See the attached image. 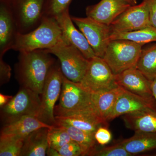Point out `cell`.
<instances>
[{"label":"cell","instance_id":"obj_1","mask_svg":"<svg viewBox=\"0 0 156 156\" xmlns=\"http://www.w3.org/2000/svg\"><path fill=\"white\" fill-rule=\"evenodd\" d=\"M19 53L15 74L20 87L41 95L50 68L56 60L47 49Z\"/></svg>","mask_w":156,"mask_h":156},{"label":"cell","instance_id":"obj_2","mask_svg":"<svg viewBox=\"0 0 156 156\" xmlns=\"http://www.w3.org/2000/svg\"><path fill=\"white\" fill-rule=\"evenodd\" d=\"M63 37L61 29L54 17L45 16L40 25L27 33L17 32L11 49L19 52L50 50Z\"/></svg>","mask_w":156,"mask_h":156},{"label":"cell","instance_id":"obj_3","mask_svg":"<svg viewBox=\"0 0 156 156\" xmlns=\"http://www.w3.org/2000/svg\"><path fill=\"white\" fill-rule=\"evenodd\" d=\"M49 50L56 56L63 75L75 83L81 82L87 71L89 60L77 48L63 37L58 44Z\"/></svg>","mask_w":156,"mask_h":156},{"label":"cell","instance_id":"obj_4","mask_svg":"<svg viewBox=\"0 0 156 156\" xmlns=\"http://www.w3.org/2000/svg\"><path fill=\"white\" fill-rule=\"evenodd\" d=\"M142 45L126 40L111 41L103 57L114 74L136 67Z\"/></svg>","mask_w":156,"mask_h":156},{"label":"cell","instance_id":"obj_5","mask_svg":"<svg viewBox=\"0 0 156 156\" xmlns=\"http://www.w3.org/2000/svg\"><path fill=\"white\" fill-rule=\"evenodd\" d=\"M63 76L59 62L56 61L50 68L40 95L41 107L38 118L50 126H55L56 123L54 108L61 94Z\"/></svg>","mask_w":156,"mask_h":156},{"label":"cell","instance_id":"obj_6","mask_svg":"<svg viewBox=\"0 0 156 156\" xmlns=\"http://www.w3.org/2000/svg\"><path fill=\"white\" fill-rule=\"evenodd\" d=\"M40 107V95L30 89L20 87L11 101L1 108V120L6 125L24 116L32 115L38 118Z\"/></svg>","mask_w":156,"mask_h":156},{"label":"cell","instance_id":"obj_7","mask_svg":"<svg viewBox=\"0 0 156 156\" xmlns=\"http://www.w3.org/2000/svg\"><path fill=\"white\" fill-rule=\"evenodd\" d=\"M59 99L58 104L54 108L55 117L65 115L86 109L94 108L92 94L83 89L78 83L70 80L64 76Z\"/></svg>","mask_w":156,"mask_h":156},{"label":"cell","instance_id":"obj_8","mask_svg":"<svg viewBox=\"0 0 156 156\" xmlns=\"http://www.w3.org/2000/svg\"><path fill=\"white\" fill-rule=\"evenodd\" d=\"M79 85L91 94L108 91L118 87L115 74L101 57L95 56L89 59L88 68Z\"/></svg>","mask_w":156,"mask_h":156},{"label":"cell","instance_id":"obj_9","mask_svg":"<svg viewBox=\"0 0 156 156\" xmlns=\"http://www.w3.org/2000/svg\"><path fill=\"white\" fill-rule=\"evenodd\" d=\"M17 32L24 34L37 27L44 17L45 0H9Z\"/></svg>","mask_w":156,"mask_h":156},{"label":"cell","instance_id":"obj_10","mask_svg":"<svg viewBox=\"0 0 156 156\" xmlns=\"http://www.w3.org/2000/svg\"><path fill=\"white\" fill-rule=\"evenodd\" d=\"M71 18L86 37L96 56L103 58L111 41L112 30L109 26L87 17Z\"/></svg>","mask_w":156,"mask_h":156},{"label":"cell","instance_id":"obj_11","mask_svg":"<svg viewBox=\"0 0 156 156\" xmlns=\"http://www.w3.org/2000/svg\"><path fill=\"white\" fill-rule=\"evenodd\" d=\"M151 26L149 12L145 1L131 5L117 17L109 26L112 32L131 31Z\"/></svg>","mask_w":156,"mask_h":156},{"label":"cell","instance_id":"obj_12","mask_svg":"<svg viewBox=\"0 0 156 156\" xmlns=\"http://www.w3.org/2000/svg\"><path fill=\"white\" fill-rule=\"evenodd\" d=\"M147 109L156 110L154 98L142 97L123 88L107 121H112L120 116Z\"/></svg>","mask_w":156,"mask_h":156},{"label":"cell","instance_id":"obj_13","mask_svg":"<svg viewBox=\"0 0 156 156\" xmlns=\"http://www.w3.org/2000/svg\"><path fill=\"white\" fill-rule=\"evenodd\" d=\"M131 5L126 0H101L95 5L88 6L86 13L87 17L110 26Z\"/></svg>","mask_w":156,"mask_h":156},{"label":"cell","instance_id":"obj_14","mask_svg":"<svg viewBox=\"0 0 156 156\" xmlns=\"http://www.w3.org/2000/svg\"><path fill=\"white\" fill-rule=\"evenodd\" d=\"M54 17L61 29L63 36L70 44L80 50L89 60L96 56L83 34L74 25L69 10Z\"/></svg>","mask_w":156,"mask_h":156},{"label":"cell","instance_id":"obj_15","mask_svg":"<svg viewBox=\"0 0 156 156\" xmlns=\"http://www.w3.org/2000/svg\"><path fill=\"white\" fill-rule=\"evenodd\" d=\"M118 86L142 97H154L151 88V81L136 67L132 68L115 75Z\"/></svg>","mask_w":156,"mask_h":156},{"label":"cell","instance_id":"obj_16","mask_svg":"<svg viewBox=\"0 0 156 156\" xmlns=\"http://www.w3.org/2000/svg\"><path fill=\"white\" fill-rule=\"evenodd\" d=\"M17 32L9 0L0 1V56L11 50Z\"/></svg>","mask_w":156,"mask_h":156},{"label":"cell","instance_id":"obj_17","mask_svg":"<svg viewBox=\"0 0 156 156\" xmlns=\"http://www.w3.org/2000/svg\"><path fill=\"white\" fill-rule=\"evenodd\" d=\"M56 122L64 123L83 131L95 133L107 122L101 119L93 108L86 109L63 116H55Z\"/></svg>","mask_w":156,"mask_h":156},{"label":"cell","instance_id":"obj_18","mask_svg":"<svg viewBox=\"0 0 156 156\" xmlns=\"http://www.w3.org/2000/svg\"><path fill=\"white\" fill-rule=\"evenodd\" d=\"M50 126L43 122L37 117L26 115L9 124L4 125L1 130V135H14L26 137L29 134L39 128H50Z\"/></svg>","mask_w":156,"mask_h":156},{"label":"cell","instance_id":"obj_19","mask_svg":"<svg viewBox=\"0 0 156 156\" xmlns=\"http://www.w3.org/2000/svg\"><path fill=\"white\" fill-rule=\"evenodd\" d=\"M126 128L135 131L156 133V110L147 109L123 115Z\"/></svg>","mask_w":156,"mask_h":156},{"label":"cell","instance_id":"obj_20","mask_svg":"<svg viewBox=\"0 0 156 156\" xmlns=\"http://www.w3.org/2000/svg\"><path fill=\"white\" fill-rule=\"evenodd\" d=\"M49 128H39L33 131L24 140L20 156H45L49 147Z\"/></svg>","mask_w":156,"mask_h":156},{"label":"cell","instance_id":"obj_21","mask_svg":"<svg viewBox=\"0 0 156 156\" xmlns=\"http://www.w3.org/2000/svg\"><path fill=\"white\" fill-rule=\"evenodd\" d=\"M118 143L128 152L135 156L156 149V133L135 131L133 136Z\"/></svg>","mask_w":156,"mask_h":156},{"label":"cell","instance_id":"obj_22","mask_svg":"<svg viewBox=\"0 0 156 156\" xmlns=\"http://www.w3.org/2000/svg\"><path fill=\"white\" fill-rule=\"evenodd\" d=\"M123 88L120 86L108 91L92 94L93 107L97 115L105 122L113 108Z\"/></svg>","mask_w":156,"mask_h":156},{"label":"cell","instance_id":"obj_23","mask_svg":"<svg viewBox=\"0 0 156 156\" xmlns=\"http://www.w3.org/2000/svg\"><path fill=\"white\" fill-rule=\"evenodd\" d=\"M55 126L65 129L71 139L77 143L82 150V156H91L97 148L95 133L80 130L64 123L56 122Z\"/></svg>","mask_w":156,"mask_h":156},{"label":"cell","instance_id":"obj_24","mask_svg":"<svg viewBox=\"0 0 156 156\" xmlns=\"http://www.w3.org/2000/svg\"><path fill=\"white\" fill-rule=\"evenodd\" d=\"M128 40L143 46L148 43L156 42V28L149 26L131 31L112 32L110 40Z\"/></svg>","mask_w":156,"mask_h":156},{"label":"cell","instance_id":"obj_25","mask_svg":"<svg viewBox=\"0 0 156 156\" xmlns=\"http://www.w3.org/2000/svg\"><path fill=\"white\" fill-rule=\"evenodd\" d=\"M136 67L150 80L156 77V43L142 49Z\"/></svg>","mask_w":156,"mask_h":156},{"label":"cell","instance_id":"obj_26","mask_svg":"<svg viewBox=\"0 0 156 156\" xmlns=\"http://www.w3.org/2000/svg\"><path fill=\"white\" fill-rule=\"evenodd\" d=\"M26 137L1 135L0 156H20Z\"/></svg>","mask_w":156,"mask_h":156},{"label":"cell","instance_id":"obj_27","mask_svg":"<svg viewBox=\"0 0 156 156\" xmlns=\"http://www.w3.org/2000/svg\"><path fill=\"white\" fill-rule=\"evenodd\" d=\"M72 140L64 128L56 126L49 128L48 133L49 147L58 151V149Z\"/></svg>","mask_w":156,"mask_h":156},{"label":"cell","instance_id":"obj_28","mask_svg":"<svg viewBox=\"0 0 156 156\" xmlns=\"http://www.w3.org/2000/svg\"><path fill=\"white\" fill-rule=\"evenodd\" d=\"M72 0H45L44 16L55 17L69 10Z\"/></svg>","mask_w":156,"mask_h":156},{"label":"cell","instance_id":"obj_29","mask_svg":"<svg viewBox=\"0 0 156 156\" xmlns=\"http://www.w3.org/2000/svg\"><path fill=\"white\" fill-rule=\"evenodd\" d=\"M91 156H133L119 143L115 145L98 148L97 147Z\"/></svg>","mask_w":156,"mask_h":156},{"label":"cell","instance_id":"obj_30","mask_svg":"<svg viewBox=\"0 0 156 156\" xmlns=\"http://www.w3.org/2000/svg\"><path fill=\"white\" fill-rule=\"evenodd\" d=\"M60 156H82V150L77 143L71 140L58 150Z\"/></svg>","mask_w":156,"mask_h":156},{"label":"cell","instance_id":"obj_31","mask_svg":"<svg viewBox=\"0 0 156 156\" xmlns=\"http://www.w3.org/2000/svg\"><path fill=\"white\" fill-rule=\"evenodd\" d=\"M95 137L98 144L101 146L105 145L111 140L112 133L106 126H101L95 131Z\"/></svg>","mask_w":156,"mask_h":156},{"label":"cell","instance_id":"obj_32","mask_svg":"<svg viewBox=\"0 0 156 156\" xmlns=\"http://www.w3.org/2000/svg\"><path fill=\"white\" fill-rule=\"evenodd\" d=\"M3 56H0V82L1 85L8 83L11 76V68L3 59Z\"/></svg>","mask_w":156,"mask_h":156},{"label":"cell","instance_id":"obj_33","mask_svg":"<svg viewBox=\"0 0 156 156\" xmlns=\"http://www.w3.org/2000/svg\"><path fill=\"white\" fill-rule=\"evenodd\" d=\"M144 1L147 3L148 7L151 25L156 28V0Z\"/></svg>","mask_w":156,"mask_h":156},{"label":"cell","instance_id":"obj_34","mask_svg":"<svg viewBox=\"0 0 156 156\" xmlns=\"http://www.w3.org/2000/svg\"><path fill=\"white\" fill-rule=\"evenodd\" d=\"M14 96L11 95H5L0 94V107L1 108L5 106L11 101Z\"/></svg>","mask_w":156,"mask_h":156},{"label":"cell","instance_id":"obj_35","mask_svg":"<svg viewBox=\"0 0 156 156\" xmlns=\"http://www.w3.org/2000/svg\"><path fill=\"white\" fill-rule=\"evenodd\" d=\"M151 88L153 96L154 98L156 101V77L152 80H151Z\"/></svg>","mask_w":156,"mask_h":156},{"label":"cell","instance_id":"obj_36","mask_svg":"<svg viewBox=\"0 0 156 156\" xmlns=\"http://www.w3.org/2000/svg\"><path fill=\"white\" fill-rule=\"evenodd\" d=\"M47 154L50 156H60L58 151L50 147L48 148Z\"/></svg>","mask_w":156,"mask_h":156},{"label":"cell","instance_id":"obj_37","mask_svg":"<svg viewBox=\"0 0 156 156\" xmlns=\"http://www.w3.org/2000/svg\"><path fill=\"white\" fill-rule=\"evenodd\" d=\"M127 2H128L130 4H131L132 5H135V3H134V1L133 0H126Z\"/></svg>","mask_w":156,"mask_h":156}]
</instances>
